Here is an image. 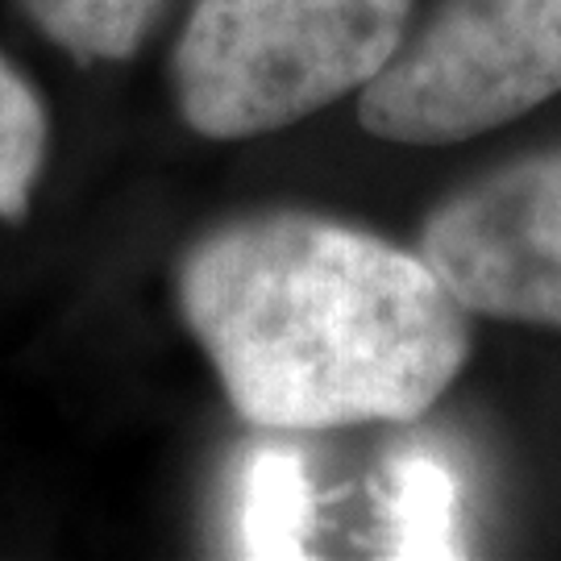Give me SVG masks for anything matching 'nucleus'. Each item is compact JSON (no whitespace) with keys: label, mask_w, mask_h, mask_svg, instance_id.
Segmentation results:
<instances>
[{"label":"nucleus","mask_w":561,"mask_h":561,"mask_svg":"<svg viewBox=\"0 0 561 561\" xmlns=\"http://www.w3.org/2000/svg\"><path fill=\"white\" fill-rule=\"evenodd\" d=\"M175 291L233 412L271 433L416 421L470 354L466 308L424 254L308 213L204 233Z\"/></svg>","instance_id":"1"},{"label":"nucleus","mask_w":561,"mask_h":561,"mask_svg":"<svg viewBox=\"0 0 561 561\" xmlns=\"http://www.w3.org/2000/svg\"><path fill=\"white\" fill-rule=\"evenodd\" d=\"M416 0H196L171 88L187 129L262 138L358 96L408 38Z\"/></svg>","instance_id":"2"},{"label":"nucleus","mask_w":561,"mask_h":561,"mask_svg":"<svg viewBox=\"0 0 561 561\" xmlns=\"http://www.w3.org/2000/svg\"><path fill=\"white\" fill-rule=\"evenodd\" d=\"M561 92V0H445L358 92L366 134L449 146Z\"/></svg>","instance_id":"3"},{"label":"nucleus","mask_w":561,"mask_h":561,"mask_svg":"<svg viewBox=\"0 0 561 561\" xmlns=\"http://www.w3.org/2000/svg\"><path fill=\"white\" fill-rule=\"evenodd\" d=\"M421 254L466 312L561 324V150L449 196L424 225Z\"/></svg>","instance_id":"4"},{"label":"nucleus","mask_w":561,"mask_h":561,"mask_svg":"<svg viewBox=\"0 0 561 561\" xmlns=\"http://www.w3.org/2000/svg\"><path fill=\"white\" fill-rule=\"evenodd\" d=\"M382 516L396 558H461V474L442 445L412 442L391 458Z\"/></svg>","instance_id":"5"},{"label":"nucleus","mask_w":561,"mask_h":561,"mask_svg":"<svg viewBox=\"0 0 561 561\" xmlns=\"http://www.w3.org/2000/svg\"><path fill=\"white\" fill-rule=\"evenodd\" d=\"M312 528H317V495L300 454L283 445L250 449L238 479L241 558H308Z\"/></svg>","instance_id":"6"},{"label":"nucleus","mask_w":561,"mask_h":561,"mask_svg":"<svg viewBox=\"0 0 561 561\" xmlns=\"http://www.w3.org/2000/svg\"><path fill=\"white\" fill-rule=\"evenodd\" d=\"M46 38L80 62H121L154 30L167 0H21Z\"/></svg>","instance_id":"7"},{"label":"nucleus","mask_w":561,"mask_h":561,"mask_svg":"<svg viewBox=\"0 0 561 561\" xmlns=\"http://www.w3.org/2000/svg\"><path fill=\"white\" fill-rule=\"evenodd\" d=\"M46 104L9 59H0V221H18L46 167Z\"/></svg>","instance_id":"8"}]
</instances>
